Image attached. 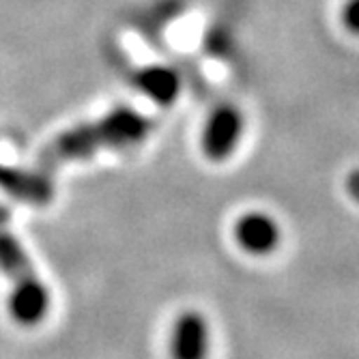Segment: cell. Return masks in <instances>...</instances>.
<instances>
[{"mask_svg": "<svg viewBox=\"0 0 359 359\" xmlns=\"http://www.w3.org/2000/svg\"><path fill=\"white\" fill-rule=\"evenodd\" d=\"M48 295L37 282H26L13 290L11 312L22 323H35L46 314Z\"/></svg>", "mask_w": 359, "mask_h": 359, "instance_id": "6", "label": "cell"}, {"mask_svg": "<svg viewBox=\"0 0 359 359\" xmlns=\"http://www.w3.org/2000/svg\"><path fill=\"white\" fill-rule=\"evenodd\" d=\"M243 114L233 104L217 106L205 121L203 134H201V147L207 159L211 161H226L231 157L241 140L243 134Z\"/></svg>", "mask_w": 359, "mask_h": 359, "instance_id": "2", "label": "cell"}, {"mask_svg": "<svg viewBox=\"0 0 359 359\" xmlns=\"http://www.w3.org/2000/svg\"><path fill=\"white\" fill-rule=\"evenodd\" d=\"M237 245L252 256H267L280 245V224L265 211H248L235 222Z\"/></svg>", "mask_w": 359, "mask_h": 359, "instance_id": "4", "label": "cell"}, {"mask_svg": "<svg viewBox=\"0 0 359 359\" xmlns=\"http://www.w3.org/2000/svg\"><path fill=\"white\" fill-rule=\"evenodd\" d=\"M151 118L134 108H114L95 123L74 127L58 136L46 151V159L52 164L72 159H86L104 149H127L140 144L151 132Z\"/></svg>", "mask_w": 359, "mask_h": 359, "instance_id": "1", "label": "cell"}, {"mask_svg": "<svg viewBox=\"0 0 359 359\" xmlns=\"http://www.w3.org/2000/svg\"><path fill=\"white\" fill-rule=\"evenodd\" d=\"M209 344H211L209 323L201 312L185 310L183 314L177 316L168 340L170 359H207Z\"/></svg>", "mask_w": 359, "mask_h": 359, "instance_id": "3", "label": "cell"}, {"mask_svg": "<svg viewBox=\"0 0 359 359\" xmlns=\"http://www.w3.org/2000/svg\"><path fill=\"white\" fill-rule=\"evenodd\" d=\"M340 20L348 32L359 35V0H346L340 11Z\"/></svg>", "mask_w": 359, "mask_h": 359, "instance_id": "7", "label": "cell"}, {"mask_svg": "<svg viewBox=\"0 0 359 359\" xmlns=\"http://www.w3.org/2000/svg\"><path fill=\"white\" fill-rule=\"evenodd\" d=\"M346 191H348L351 198L359 205V168L348 172V177H346Z\"/></svg>", "mask_w": 359, "mask_h": 359, "instance_id": "8", "label": "cell"}, {"mask_svg": "<svg viewBox=\"0 0 359 359\" xmlns=\"http://www.w3.org/2000/svg\"><path fill=\"white\" fill-rule=\"evenodd\" d=\"M134 84L157 106H170L181 93L179 74L166 65H151V67L138 69L134 76Z\"/></svg>", "mask_w": 359, "mask_h": 359, "instance_id": "5", "label": "cell"}]
</instances>
